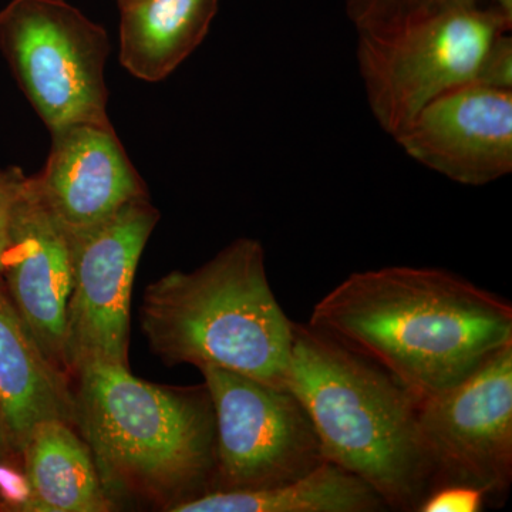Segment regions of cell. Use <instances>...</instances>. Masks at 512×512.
Here are the masks:
<instances>
[{
	"mask_svg": "<svg viewBox=\"0 0 512 512\" xmlns=\"http://www.w3.org/2000/svg\"><path fill=\"white\" fill-rule=\"evenodd\" d=\"M309 326L366 357L424 400L512 345L511 303L453 272H355L315 306Z\"/></svg>",
	"mask_w": 512,
	"mask_h": 512,
	"instance_id": "6da1fadb",
	"label": "cell"
},
{
	"mask_svg": "<svg viewBox=\"0 0 512 512\" xmlns=\"http://www.w3.org/2000/svg\"><path fill=\"white\" fill-rule=\"evenodd\" d=\"M73 380L76 429L111 501L146 498L168 511L211 490L215 419L205 384L160 386L100 360Z\"/></svg>",
	"mask_w": 512,
	"mask_h": 512,
	"instance_id": "7a4b0ae2",
	"label": "cell"
},
{
	"mask_svg": "<svg viewBox=\"0 0 512 512\" xmlns=\"http://www.w3.org/2000/svg\"><path fill=\"white\" fill-rule=\"evenodd\" d=\"M286 386L311 417L326 461L365 481L389 510L417 511L431 490L419 400L366 357L295 322Z\"/></svg>",
	"mask_w": 512,
	"mask_h": 512,
	"instance_id": "3957f363",
	"label": "cell"
},
{
	"mask_svg": "<svg viewBox=\"0 0 512 512\" xmlns=\"http://www.w3.org/2000/svg\"><path fill=\"white\" fill-rule=\"evenodd\" d=\"M292 323L254 238L231 242L194 271L164 275L141 306V329L165 365L218 366L276 387H288Z\"/></svg>",
	"mask_w": 512,
	"mask_h": 512,
	"instance_id": "277c9868",
	"label": "cell"
},
{
	"mask_svg": "<svg viewBox=\"0 0 512 512\" xmlns=\"http://www.w3.org/2000/svg\"><path fill=\"white\" fill-rule=\"evenodd\" d=\"M511 29L494 10L456 0L356 32L357 72L373 119L393 138L441 94L476 82L488 47Z\"/></svg>",
	"mask_w": 512,
	"mask_h": 512,
	"instance_id": "5b68a950",
	"label": "cell"
},
{
	"mask_svg": "<svg viewBox=\"0 0 512 512\" xmlns=\"http://www.w3.org/2000/svg\"><path fill=\"white\" fill-rule=\"evenodd\" d=\"M0 50L49 131L109 123V35L66 0L8 3L0 10Z\"/></svg>",
	"mask_w": 512,
	"mask_h": 512,
	"instance_id": "8992f818",
	"label": "cell"
},
{
	"mask_svg": "<svg viewBox=\"0 0 512 512\" xmlns=\"http://www.w3.org/2000/svg\"><path fill=\"white\" fill-rule=\"evenodd\" d=\"M198 370L214 409L211 490L275 487L305 476L325 461L311 417L288 387L218 366Z\"/></svg>",
	"mask_w": 512,
	"mask_h": 512,
	"instance_id": "52a82bcc",
	"label": "cell"
},
{
	"mask_svg": "<svg viewBox=\"0 0 512 512\" xmlns=\"http://www.w3.org/2000/svg\"><path fill=\"white\" fill-rule=\"evenodd\" d=\"M160 221L150 197L136 198L107 220L67 234L72 291L66 312V365L72 376L86 363L130 367V303L148 239Z\"/></svg>",
	"mask_w": 512,
	"mask_h": 512,
	"instance_id": "ba28073f",
	"label": "cell"
},
{
	"mask_svg": "<svg viewBox=\"0 0 512 512\" xmlns=\"http://www.w3.org/2000/svg\"><path fill=\"white\" fill-rule=\"evenodd\" d=\"M431 488L466 484L504 497L512 483V345L473 375L417 404Z\"/></svg>",
	"mask_w": 512,
	"mask_h": 512,
	"instance_id": "9c48e42d",
	"label": "cell"
},
{
	"mask_svg": "<svg viewBox=\"0 0 512 512\" xmlns=\"http://www.w3.org/2000/svg\"><path fill=\"white\" fill-rule=\"evenodd\" d=\"M393 140L453 183L493 184L512 173V90L461 84L427 104Z\"/></svg>",
	"mask_w": 512,
	"mask_h": 512,
	"instance_id": "30bf717a",
	"label": "cell"
},
{
	"mask_svg": "<svg viewBox=\"0 0 512 512\" xmlns=\"http://www.w3.org/2000/svg\"><path fill=\"white\" fill-rule=\"evenodd\" d=\"M45 167L33 187L66 234L107 220L148 195L111 123H73L50 130Z\"/></svg>",
	"mask_w": 512,
	"mask_h": 512,
	"instance_id": "8fae6325",
	"label": "cell"
},
{
	"mask_svg": "<svg viewBox=\"0 0 512 512\" xmlns=\"http://www.w3.org/2000/svg\"><path fill=\"white\" fill-rule=\"evenodd\" d=\"M0 278H5L9 298L37 345L53 365L69 375L66 365V312L72 291L69 238L40 200L30 177L10 215Z\"/></svg>",
	"mask_w": 512,
	"mask_h": 512,
	"instance_id": "7c38bea8",
	"label": "cell"
},
{
	"mask_svg": "<svg viewBox=\"0 0 512 512\" xmlns=\"http://www.w3.org/2000/svg\"><path fill=\"white\" fill-rule=\"evenodd\" d=\"M76 427L73 379L53 365L13 305L0 291V434L20 454L43 420Z\"/></svg>",
	"mask_w": 512,
	"mask_h": 512,
	"instance_id": "4fadbf2b",
	"label": "cell"
},
{
	"mask_svg": "<svg viewBox=\"0 0 512 512\" xmlns=\"http://www.w3.org/2000/svg\"><path fill=\"white\" fill-rule=\"evenodd\" d=\"M120 63L131 76L157 83L200 47L220 0H123Z\"/></svg>",
	"mask_w": 512,
	"mask_h": 512,
	"instance_id": "5bb4252c",
	"label": "cell"
},
{
	"mask_svg": "<svg viewBox=\"0 0 512 512\" xmlns=\"http://www.w3.org/2000/svg\"><path fill=\"white\" fill-rule=\"evenodd\" d=\"M20 454L25 460L29 510L107 512L114 507L89 446L72 424L40 421Z\"/></svg>",
	"mask_w": 512,
	"mask_h": 512,
	"instance_id": "9a60e30c",
	"label": "cell"
},
{
	"mask_svg": "<svg viewBox=\"0 0 512 512\" xmlns=\"http://www.w3.org/2000/svg\"><path fill=\"white\" fill-rule=\"evenodd\" d=\"M389 510L370 485L322 461L305 476L258 490H211L181 501L171 512H377Z\"/></svg>",
	"mask_w": 512,
	"mask_h": 512,
	"instance_id": "2e32d148",
	"label": "cell"
},
{
	"mask_svg": "<svg viewBox=\"0 0 512 512\" xmlns=\"http://www.w3.org/2000/svg\"><path fill=\"white\" fill-rule=\"evenodd\" d=\"M451 2L456 0H343V5L353 28L362 32L396 25Z\"/></svg>",
	"mask_w": 512,
	"mask_h": 512,
	"instance_id": "e0dca14e",
	"label": "cell"
},
{
	"mask_svg": "<svg viewBox=\"0 0 512 512\" xmlns=\"http://www.w3.org/2000/svg\"><path fill=\"white\" fill-rule=\"evenodd\" d=\"M487 501V495L471 485L443 484L431 488L417 512H480Z\"/></svg>",
	"mask_w": 512,
	"mask_h": 512,
	"instance_id": "ac0fdd59",
	"label": "cell"
},
{
	"mask_svg": "<svg viewBox=\"0 0 512 512\" xmlns=\"http://www.w3.org/2000/svg\"><path fill=\"white\" fill-rule=\"evenodd\" d=\"M477 83L512 90V36L505 32L488 47L477 73Z\"/></svg>",
	"mask_w": 512,
	"mask_h": 512,
	"instance_id": "d6986e66",
	"label": "cell"
},
{
	"mask_svg": "<svg viewBox=\"0 0 512 512\" xmlns=\"http://www.w3.org/2000/svg\"><path fill=\"white\" fill-rule=\"evenodd\" d=\"M28 175L20 168H0V275H2L3 254L8 242V228L15 202L25 188Z\"/></svg>",
	"mask_w": 512,
	"mask_h": 512,
	"instance_id": "ffe728a7",
	"label": "cell"
},
{
	"mask_svg": "<svg viewBox=\"0 0 512 512\" xmlns=\"http://www.w3.org/2000/svg\"><path fill=\"white\" fill-rule=\"evenodd\" d=\"M476 2L512 22V0H476Z\"/></svg>",
	"mask_w": 512,
	"mask_h": 512,
	"instance_id": "44dd1931",
	"label": "cell"
},
{
	"mask_svg": "<svg viewBox=\"0 0 512 512\" xmlns=\"http://www.w3.org/2000/svg\"><path fill=\"white\" fill-rule=\"evenodd\" d=\"M117 2H119V3H120V2H123V0H117Z\"/></svg>",
	"mask_w": 512,
	"mask_h": 512,
	"instance_id": "7402d4cb",
	"label": "cell"
}]
</instances>
